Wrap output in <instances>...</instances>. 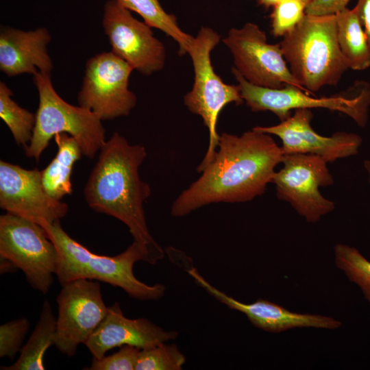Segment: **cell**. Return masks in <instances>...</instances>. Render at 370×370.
I'll use <instances>...</instances> for the list:
<instances>
[{"mask_svg": "<svg viewBox=\"0 0 370 370\" xmlns=\"http://www.w3.org/2000/svg\"><path fill=\"white\" fill-rule=\"evenodd\" d=\"M280 45L291 73L311 94L336 86L349 69L338 43L335 14H305Z\"/></svg>", "mask_w": 370, "mask_h": 370, "instance_id": "4", "label": "cell"}, {"mask_svg": "<svg viewBox=\"0 0 370 370\" xmlns=\"http://www.w3.org/2000/svg\"><path fill=\"white\" fill-rule=\"evenodd\" d=\"M178 333L164 330L146 318L126 317L119 303L108 307V312L84 344L94 358H101L109 350L123 345L140 349L175 339Z\"/></svg>", "mask_w": 370, "mask_h": 370, "instance_id": "16", "label": "cell"}, {"mask_svg": "<svg viewBox=\"0 0 370 370\" xmlns=\"http://www.w3.org/2000/svg\"><path fill=\"white\" fill-rule=\"evenodd\" d=\"M334 254L337 267L360 288L370 302V261L355 247L344 244L335 245Z\"/></svg>", "mask_w": 370, "mask_h": 370, "instance_id": "24", "label": "cell"}, {"mask_svg": "<svg viewBox=\"0 0 370 370\" xmlns=\"http://www.w3.org/2000/svg\"><path fill=\"white\" fill-rule=\"evenodd\" d=\"M140 348L132 345H123L120 349L101 358H92L89 370H135Z\"/></svg>", "mask_w": 370, "mask_h": 370, "instance_id": "28", "label": "cell"}, {"mask_svg": "<svg viewBox=\"0 0 370 370\" xmlns=\"http://www.w3.org/2000/svg\"><path fill=\"white\" fill-rule=\"evenodd\" d=\"M185 362L175 344L164 342L140 349L135 370H181Z\"/></svg>", "mask_w": 370, "mask_h": 370, "instance_id": "25", "label": "cell"}, {"mask_svg": "<svg viewBox=\"0 0 370 370\" xmlns=\"http://www.w3.org/2000/svg\"><path fill=\"white\" fill-rule=\"evenodd\" d=\"M232 73L238 82L243 101L253 112L270 111L280 120L291 115L293 110L324 108L346 114L358 125L365 127L370 106V86L358 81L354 91L347 95L315 97L293 86L270 88L254 85L247 82L234 67Z\"/></svg>", "mask_w": 370, "mask_h": 370, "instance_id": "7", "label": "cell"}, {"mask_svg": "<svg viewBox=\"0 0 370 370\" xmlns=\"http://www.w3.org/2000/svg\"><path fill=\"white\" fill-rule=\"evenodd\" d=\"M194 281L211 296L228 308L245 314L255 327L271 332H280L295 328H317L333 330L341 323L332 317L313 314H302L288 310L284 307L265 299L245 304L215 288L197 269H187Z\"/></svg>", "mask_w": 370, "mask_h": 370, "instance_id": "17", "label": "cell"}, {"mask_svg": "<svg viewBox=\"0 0 370 370\" xmlns=\"http://www.w3.org/2000/svg\"><path fill=\"white\" fill-rule=\"evenodd\" d=\"M312 118L310 109H298L279 124L254 128L278 136L282 141L284 155L313 154L328 163L358 153L362 143L360 135L345 132H336L330 136L320 135L311 126Z\"/></svg>", "mask_w": 370, "mask_h": 370, "instance_id": "15", "label": "cell"}, {"mask_svg": "<svg viewBox=\"0 0 370 370\" xmlns=\"http://www.w3.org/2000/svg\"><path fill=\"white\" fill-rule=\"evenodd\" d=\"M55 346L69 357L75 355L79 344H85L103 319L108 310L103 301L99 281L77 279L62 285L56 298Z\"/></svg>", "mask_w": 370, "mask_h": 370, "instance_id": "12", "label": "cell"}, {"mask_svg": "<svg viewBox=\"0 0 370 370\" xmlns=\"http://www.w3.org/2000/svg\"><path fill=\"white\" fill-rule=\"evenodd\" d=\"M351 0H312L306 8L305 13L310 15L336 14L347 8Z\"/></svg>", "mask_w": 370, "mask_h": 370, "instance_id": "29", "label": "cell"}, {"mask_svg": "<svg viewBox=\"0 0 370 370\" xmlns=\"http://www.w3.org/2000/svg\"><path fill=\"white\" fill-rule=\"evenodd\" d=\"M0 256L13 262L34 289L48 293L56 274L58 252L42 226L9 212L1 215Z\"/></svg>", "mask_w": 370, "mask_h": 370, "instance_id": "8", "label": "cell"}, {"mask_svg": "<svg viewBox=\"0 0 370 370\" xmlns=\"http://www.w3.org/2000/svg\"><path fill=\"white\" fill-rule=\"evenodd\" d=\"M336 37L349 69L362 71L370 67V49L356 6L336 14Z\"/></svg>", "mask_w": 370, "mask_h": 370, "instance_id": "20", "label": "cell"}, {"mask_svg": "<svg viewBox=\"0 0 370 370\" xmlns=\"http://www.w3.org/2000/svg\"><path fill=\"white\" fill-rule=\"evenodd\" d=\"M29 323L25 318L8 321L0 326V357L12 359L22 349Z\"/></svg>", "mask_w": 370, "mask_h": 370, "instance_id": "27", "label": "cell"}, {"mask_svg": "<svg viewBox=\"0 0 370 370\" xmlns=\"http://www.w3.org/2000/svg\"><path fill=\"white\" fill-rule=\"evenodd\" d=\"M42 226L58 252L56 275L61 285L77 279L101 281L125 291L138 300H156L164 296L163 284L148 285L138 280L133 272L135 262L154 264L148 249L134 241L114 256L94 254L72 238L62 227L60 221Z\"/></svg>", "mask_w": 370, "mask_h": 370, "instance_id": "3", "label": "cell"}, {"mask_svg": "<svg viewBox=\"0 0 370 370\" xmlns=\"http://www.w3.org/2000/svg\"><path fill=\"white\" fill-rule=\"evenodd\" d=\"M33 76L39 103L33 136L24 149L25 156L38 161L51 139L66 133L77 140L83 155L94 158L106 142L102 121L88 109L62 99L54 89L51 75L38 72Z\"/></svg>", "mask_w": 370, "mask_h": 370, "instance_id": "5", "label": "cell"}, {"mask_svg": "<svg viewBox=\"0 0 370 370\" xmlns=\"http://www.w3.org/2000/svg\"><path fill=\"white\" fill-rule=\"evenodd\" d=\"M12 96L11 89L1 82L0 117L10 130L16 144L25 149L33 136L36 114L18 106Z\"/></svg>", "mask_w": 370, "mask_h": 370, "instance_id": "23", "label": "cell"}, {"mask_svg": "<svg viewBox=\"0 0 370 370\" xmlns=\"http://www.w3.org/2000/svg\"><path fill=\"white\" fill-rule=\"evenodd\" d=\"M146 157L143 145H130L114 132L99 150L84 195L94 211L126 225L134 241L148 249L156 264L164 258V252L149 232L143 208L151 188L141 180L138 169Z\"/></svg>", "mask_w": 370, "mask_h": 370, "instance_id": "2", "label": "cell"}, {"mask_svg": "<svg viewBox=\"0 0 370 370\" xmlns=\"http://www.w3.org/2000/svg\"><path fill=\"white\" fill-rule=\"evenodd\" d=\"M306 5V6L308 5V3L312 1V0H302Z\"/></svg>", "mask_w": 370, "mask_h": 370, "instance_id": "34", "label": "cell"}, {"mask_svg": "<svg viewBox=\"0 0 370 370\" xmlns=\"http://www.w3.org/2000/svg\"><path fill=\"white\" fill-rule=\"evenodd\" d=\"M54 140L58 151L51 162L40 170L41 180L47 193L53 199L61 200L72 193L71 174L82 151L77 140L68 134H58Z\"/></svg>", "mask_w": 370, "mask_h": 370, "instance_id": "19", "label": "cell"}, {"mask_svg": "<svg viewBox=\"0 0 370 370\" xmlns=\"http://www.w3.org/2000/svg\"><path fill=\"white\" fill-rule=\"evenodd\" d=\"M51 36L45 27L23 31L1 26L0 70L8 77L40 72L51 75L53 63L47 45Z\"/></svg>", "mask_w": 370, "mask_h": 370, "instance_id": "18", "label": "cell"}, {"mask_svg": "<svg viewBox=\"0 0 370 370\" xmlns=\"http://www.w3.org/2000/svg\"><path fill=\"white\" fill-rule=\"evenodd\" d=\"M306 8L302 0H284L273 7L271 15L272 34L284 37L292 32L304 16Z\"/></svg>", "mask_w": 370, "mask_h": 370, "instance_id": "26", "label": "cell"}, {"mask_svg": "<svg viewBox=\"0 0 370 370\" xmlns=\"http://www.w3.org/2000/svg\"><path fill=\"white\" fill-rule=\"evenodd\" d=\"M56 318L48 300L42 306L39 320L30 337L23 346L16 361L1 370H44V356L47 349L55 345Z\"/></svg>", "mask_w": 370, "mask_h": 370, "instance_id": "21", "label": "cell"}, {"mask_svg": "<svg viewBox=\"0 0 370 370\" xmlns=\"http://www.w3.org/2000/svg\"><path fill=\"white\" fill-rule=\"evenodd\" d=\"M218 149L201 176L173 201L171 214L186 216L214 203H242L262 195L284 153L271 134L253 128L219 134Z\"/></svg>", "mask_w": 370, "mask_h": 370, "instance_id": "1", "label": "cell"}, {"mask_svg": "<svg viewBox=\"0 0 370 370\" xmlns=\"http://www.w3.org/2000/svg\"><path fill=\"white\" fill-rule=\"evenodd\" d=\"M223 42L232 55L234 68L249 83L270 88L291 85L311 94L291 73L280 43H269L258 25L231 28Z\"/></svg>", "mask_w": 370, "mask_h": 370, "instance_id": "10", "label": "cell"}, {"mask_svg": "<svg viewBox=\"0 0 370 370\" xmlns=\"http://www.w3.org/2000/svg\"><path fill=\"white\" fill-rule=\"evenodd\" d=\"M102 25L112 51L143 75L164 68L166 51L163 43L149 26L133 16L118 0H108L103 7Z\"/></svg>", "mask_w": 370, "mask_h": 370, "instance_id": "13", "label": "cell"}, {"mask_svg": "<svg viewBox=\"0 0 370 370\" xmlns=\"http://www.w3.org/2000/svg\"><path fill=\"white\" fill-rule=\"evenodd\" d=\"M0 207L40 225L60 221L69 211L66 203L47 193L40 170L26 169L3 160L0 161Z\"/></svg>", "mask_w": 370, "mask_h": 370, "instance_id": "14", "label": "cell"}, {"mask_svg": "<svg viewBox=\"0 0 370 370\" xmlns=\"http://www.w3.org/2000/svg\"><path fill=\"white\" fill-rule=\"evenodd\" d=\"M365 169L368 174V181L370 184V159L365 160L363 162Z\"/></svg>", "mask_w": 370, "mask_h": 370, "instance_id": "33", "label": "cell"}, {"mask_svg": "<svg viewBox=\"0 0 370 370\" xmlns=\"http://www.w3.org/2000/svg\"><path fill=\"white\" fill-rule=\"evenodd\" d=\"M261 5L265 8L275 7L284 0H257Z\"/></svg>", "mask_w": 370, "mask_h": 370, "instance_id": "32", "label": "cell"}, {"mask_svg": "<svg viewBox=\"0 0 370 370\" xmlns=\"http://www.w3.org/2000/svg\"><path fill=\"white\" fill-rule=\"evenodd\" d=\"M282 168L271 183L278 199L288 202L309 223H315L333 211L335 204L324 197L320 187L331 186L334 178L322 158L313 154H284Z\"/></svg>", "mask_w": 370, "mask_h": 370, "instance_id": "9", "label": "cell"}, {"mask_svg": "<svg viewBox=\"0 0 370 370\" xmlns=\"http://www.w3.org/2000/svg\"><path fill=\"white\" fill-rule=\"evenodd\" d=\"M220 35L208 27H201L188 52L194 69V83L184 97V103L193 114L202 118L209 132L206 153L197 167L201 173L212 160L218 147L219 134L217 127L221 110L227 104H241L238 85L227 84L215 73L210 54L220 42Z\"/></svg>", "mask_w": 370, "mask_h": 370, "instance_id": "6", "label": "cell"}, {"mask_svg": "<svg viewBox=\"0 0 370 370\" xmlns=\"http://www.w3.org/2000/svg\"><path fill=\"white\" fill-rule=\"evenodd\" d=\"M18 267L15 264L9 259L0 256V273L5 274L7 273H12L16 271Z\"/></svg>", "mask_w": 370, "mask_h": 370, "instance_id": "31", "label": "cell"}, {"mask_svg": "<svg viewBox=\"0 0 370 370\" xmlns=\"http://www.w3.org/2000/svg\"><path fill=\"white\" fill-rule=\"evenodd\" d=\"M133 70L112 51L89 58L77 96L79 106L92 111L101 121L129 115L137 101L136 96L129 89Z\"/></svg>", "mask_w": 370, "mask_h": 370, "instance_id": "11", "label": "cell"}, {"mask_svg": "<svg viewBox=\"0 0 370 370\" xmlns=\"http://www.w3.org/2000/svg\"><path fill=\"white\" fill-rule=\"evenodd\" d=\"M355 6L370 49V0H358Z\"/></svg>", "mask_w": 370, "mask_h": 370, "instance_id": "30", "label": "cell"}, {"mask_svg": "<svg viewBox=\"0 0 370 370\" xmlns=\"http://www.w3.org/2000/svg\"><path fill=\"white\" fill-rule=\"evenodd\" d=\"M130 11L139 14L151 27L163 32L178 45L180 56L187 54L194 40L193 36L184 32L178 25L176 17L166 12L159 0H118Z\"/></svg>", "mask_w": 370, "mask_h": 370, "instance_id": "22", "label": "cell"}]
</instances>
